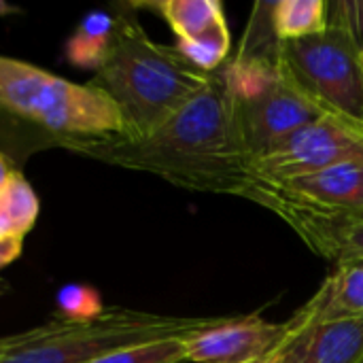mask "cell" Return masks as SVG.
I'll list each match as a JSON object with an SVG mask.
<instances>
[{
	"mask_svg": "<svg viewBox=\"0 0 363 363\" xmlns=\"http://www.w3.org/2000/svg\"><path fill=\"white\" fill-rule=\"evenodd\" d=\"M62 147L98 162L155 174L189 191L242 198L253 181V157L221 70L213 72L208 85L147 138L111 136L68 140Z\"/></svg>",
	"mask_w": 363,
	"mask_h": 363,
	"instance_id": "6da1fadb",
	"label": "cell"
},
{
	"mask_svg": "<svg viewBox=\"0 0 363 363\" xmlns=\"http://www.w3.org/2000/svg\"><path fill=\"white\" fill-rule=\"evenodd\" d=\"M211 77L177 47L155 43L134 15L115 13L113 43L94 83L117 104L123 138L140 140L198 96Z\"/></svg>",
	"mask_w": 363,
	"mask_h": 363,
	"instance_id": "7a4b0ae2",
	"label": "cell"
},
{
	"mask_svg": "<svg viewBox=\"0 0 363 363\" xmlns=\"http://www.w3.org/2000/svg\"><path fill=\"white\" fill-rule=\"evenodd\" d=\"M0 113L32 121L57 145L123 136L117 104L94 81L72 83L6 55H0Z\"/></svg>",
	"mask_w": 363,
	"mask_h": 363,
	"instance_id": "3957f363",
	"label": "cell"
},
{
	"mask_svg": "<svg viewBox=\"0 0 363 363\" xmlns=\"http://www.w3.org/2000/svg\"><path fill=\"white\" fill-rule=\"evenodd\" d=\"M223 317H168L130 308L104 311L87 323L53 319L38 325L34 336L0 355V363H87L104 353L157 342L189 338L217 325Z\"/></svg>",
	"mask_w": 363,
	"mask_h": 363,
	"instance_id": "277c9868",
	"label": "cell"
},
{
	"mask_svg": "<svg viewBox=\"0 0 363 363\" xmlns=\"http://www.w3.org/2000/svg\"><path fill=\"white\" fill-rule=\"evenodd\" d=\"M245 145L255 160L268 155L287 136L317 121L323 113L302 96L272 53H238L221 68Z\"/></svg>",
	"mask_w": 363,
	"mask_h": 363,
	"instance_id": "5b68a950",
	"label": "cell"
},
{
	"mask_svg": "<svg viewBox=\"0 0 363 363\" xmlns=\"http://www.w3.org/2000/svg\"><path fill=\"white\" fill-rule=\"evenodd\" d=\"M277 64L323 115L363 128V70L351 32L328 17L321 34L279 43Z\"/></svg>",
	"mask_w": 363,
	"mask_h": 363,
	"instance_id": "8992f818",
	"label": "cell"
},
{
	"mask_svg": "<svg viewBox=\"0 0 363 363\" xmlns=\"http://www.w3.org/2000/svg\"><path fill=\"white\" fill-rule=\"evenodd\" d=\"M345 164H363V128L319 117L253 162V179L283 181Z\"/></svg>",
	"mask_w": 363,
	"mask_h": 363,
	"instance_id": "52a82bcc",
	"label": "cell"
},
{
	"mask_svg": "<svg viewBox=\"0 0 363 363\" xmlns=\"http://www.w3.org/2000/svg\"><path fill=\"white\" fill-rule=\"evenodd\" d=\"M242 198H272L317 213L363 215V164H345L283 181L253 179Z\"/></svg>",
	"mask_w": 363,
	"mask_h": 363,
	"instance_id": "ba28073f",
	"label": "cell"
},
{
	"mask_svg": "<svg viewBox=\"0 0 363 363\" xmlns=\"http://www.w3.org/2000/svg\"><path fill=\"white\" fill-rule=\"evenodd\" d=\"M153 9L177 36V51L204 72H217L230 60L232 36L219 0H160Z\"/></svg>",
	"mask_w": 363,
	"mask_h": 363,
	"instance_id": "9c48e42d",
	"label": "cell"
},
{
	"mask_svg": "<svg viewBox=\"0 0 363 363\" xmlns=\"http://www.w3.org/2000/svg\"><path fill=\"white\" fill-rule=\"evenodd\" d=\"M285 338V323H272L257 315L223 317L217 325L185 338V362L259 363Z\"/></svg>",
	"mask_w": 363,
	"mask_h": 363,
	"instance_id": "30bf717a",
	"label": "cell"
},
{
	"mask_svg": "<svg viewBox=\"0 0 363 363\" xmlns=\"http://www.w3.org/2000/svg\"><path fill=\"white\" fill-rule=\"evenodd\" d=\"M251 202L264 206L285 221L319 257L336 262L338 266L363 262V215L317 213L272 198H253Z\"/></svg>",
	"mask_w": 363,
	"mask_h": 363,
	"instance_id": "8fae6325",
	"label": "cell"
},
{
	"mask_svg": "<svg viewBox=\"0 0 363 363\" xmlns=\"http://www.w3.org/2000/svg\"><path fill=\"white\" fill-rule=\"evenodd\" d=\"M363 319L311 325L285 334L283 342L259 363H362Z\"/></svg>",
	"mask_w": 363,
	"mask_h": 363,
	"instance_id": "7c38bea8",
	"label": "cell"
},
{
	"mask_svg": "<svg viewBox=\"0 0 363 363\" xmlns=\"http://www.w3.org/2000/svg\"><path fill=\"white\" fill-rule=\"evenodd\" d=\"M351 319H363V262L340 264L317 294L285 323V334Z\"/></svg>",
	"mask_w": 363,
	"mask_h": 363,
	"instance_id": "4fadbf2b",
	"label": "cell"
},
{
	"mask_svg": "<svg viewBox=\"0 0 363 363\" xmlns=\"http://www.w3.org/2000/svg\"><path fill=\"white\" fill-rule=\"evenodd\" d=\"M115 32V13L89 11L85 13L70 38L66 40V60L77 68L98 70L111 49Z\"/></svg>",
	"mask_w": 363,
	"mask_h": 363,
	"instance_id": "5bb4252c",
	"label": "cell"
},
{
	"mask_svg": "<svg viewBox=\"0 0 363 363\" xmlns=\"http://www.w3.org/2000/svg\"><path fill=\"white\" fill-rule=\"evenodd\" d=\"M325 0H279L270 2V30L277 43L302 40L325 32Z\"/></svg>",
	"mask_w": 363,
	"mask_h": 363,
	"instance_id": "9a60e30c",
	"label": "cell"
},
{
	"mask_svg": "<svg viewBox=\"0 0 363 363\" xmlns=\"http://www.w3.org/2000/svg\"><path fill=\"white\" fill-rule=\"evenodd\" d=\"M2 208L6 213V219L11 223V230L15 236H23L34 228L38 219V196L32 189V185L26 181V177L17 170L2 196Z\"/></svg>",
	"mask_w": 363,
	"mask_h": 363,
	"instance_id": "2e32d148",
	"label": "cell"
},
{
	"mask_svg": "<svg viewBox=\"0 0 363 363\" xmlns=\"http://www.w3.org/2000/svg\"><path fill=\"white\" fill-rule=\"evenodd\" d=\"M185 338H168L104 353L87 363H183Z\"/></svg>",
	"mask_w": 363,
	"mask_h": 363,
	"instance_id": "e0dca14e",
	"label": "cell"
},
{
	"mask_svg": "<svg viewBox=\"0 0 363 363\" xmlns=\"http://www.w3.org/2000/svg\"><path fill=\"white\" fill-rule=\"evenodd\" d=\"M55 304H57L60 319L68 323H87V321L98 319L104 313L100 294L94 287L81 285V283L64 285L57 291Z\"/></svg>",
	"mask_w": 363,
	"mask_h": 363,
	"instance_id": "ac0fdd59",
	"label": "cell"
},
{
	"mask_svg": "<svg viewBox=\"0 0 363 363\" xmlns=\"http://www.w3.org/2000/svg\"><path fill=\"white\" fill-rule=\"evenodd\" d=\"M328 17L336 19L338 23H342L357 47V55H359V64L363 70V0H347V2H336V4H328Z\"/></svg>",
	"mask_w": 363,
	"mask_h": 363,
	"instance_id": "d6986e66",
	"label": "cell"
},
{
	"mask_svg": "<svg viewBox=\"0 0 363 363\" xmlns=\"http://www.w3.org/2000/svg\"><path fill=\"white\" fill-rule=\"evenodd\" d=\"M21 251H23L21 236H0V270L11 266L15 259H19Z\"/></svg>",
	"mask_w": 363,
	"mask_h": 363,
	"instance_id": "ffe728a7",
	"label": "cell"
},
{
	"mask_svg": "<svg viewBox=\"0 0 363 363\" xmlns=\"http://www.w3.org/2000/svg\"><path fill=\"white\" fill-rule=\"evenodd\" d=\"M34 332H36V328H34V330H28V332H19V334H13V336H4V338H0V355H4V353H9V351L17 349L19 345H23L26 340H30V338L34 336Z\"/></svg>",
	"mask_w": 363,
	"mask_h": 363,
	"instance_id": "44dd1931",
	"label": "cell"
},
{
	"mask_svg": "<svg viewBox=\"0 0 363 363\" xmlns=\"http://www.w3.org/2000/svg\"><path fill=\"white\" fill-rule=\"evenodd\" d=\"M15 172L17 170L11 168V164L4 157V153H0V198L4 196V191H6V187H9V183H11V179H13Z\"/></svg>",
	"mask_w": 363,
	"mask_h": 363,
	"instance_id": "7402d4cb",
	"label": "cell"
},
{
	"mask_svg": "<svg viewBox=\"0 0 363 363\" xmlns=\"http://www.w3.org/2000/svg\"><path fill=\"white\" fill-rule=\"evenodd\" d=\"M11 13H17V9H15V6H11V4H6L4 0H0V17L11 15Z\"/></svg>",
	"mask_w": 363,
	"mask_h": 363,
	"instance_id": "603a6c76",
	"label": "cell"
},
{
	"mask_svg": "<svg viewBox=\"0 0 363 363\" xmlns=\"http://www.w3.org/2000/svg\"><path fill=\"white\" fill-rule=\"evenodd\" d=\"M362 363H363V362H362Z\"/></svg>",
	"mask_w": 363,
	"mask_h": 363,
	"instance_id": "cb8c5ba5",
	"label": "cell"
}]
</instances>
